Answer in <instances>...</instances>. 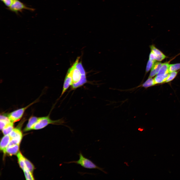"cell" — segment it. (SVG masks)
<instances>
[{"instance_id":"cell-1","label":"cell","mask_w":180,"mask_h":180,"mask_svg":"<svg viewBox=\"0 0 180 180\" xmlns=\"http://www.w3.org/2000/svg\"><path fill=\"white\" fill-rule=\"evenodd\" d=\"M78 58L74 63L68 70L66 74L71 78V89L74 90L80 87L87 82L86 74L81 63Z\"/></svg>"},{"instance_id":"cell-2","label":"cell","mask_w":180,"mask_h":180,"mask_svg":"<svg viewBox=\"0 0 180 180\" xmlns=\"http://www.w3.org/2000/svg\"><path fill=\"white\" fill-rule=\"evenodd\" d=\"M78 155L79 156V159L78 160L64 162V163L67 164L74 163L79 165L86 168L98 169L105 174H107V172L104 170V168L98 166L90 160L84 157L80 152Z\"/></svg>"},{"instance_id":"cell-3","label":"cell","mask_w":180,"mask_h":180,"mask_svg":"<svg viewBox=\"0 0 180 180\" xmlns=\"http://www.w3.org/2000/svg\"><path fill=\"white\" fill-rule=\"evenodd\" d=\"M49 114L47 116L40 117L37 122L34 125L32 130H37L42 128L50 124L63 125L64 123L63 120L60 119L53 120L50 118Z\"/></svg>"},{"instance_id":"cell-4","label":"cell","mask_w":180,"mask_h":180,"mask_svg":"<svg viewBox=\"0 0 180 180\" xmlns=\"http://www.w3.org/2000/svg\"><path fill=\"white\" fill-rule=\"evenodd\" d=\"M37 102L36 100L27 106L16 110L8 114H5L10 121L13 122L19 121L22 118L26 110L32 104Z\"/></svg>"},{"instance_id":"cell-5","label":"cell","mask_w":180,"mask_h":180,"mask_svg":"<svg viewBox=\"0 0 180 180\" xmlns=\"http://www.w3.org/2000/svg\"><path fill=\"white\" fill-rule=\"evenodd\" d=\"M8 9L18 14V12H22L24 10H27L34 11V9L28 7L24 4L18 0H14L11 5Z\"/></svg>"},{"instance_id":"cell-6","label":"cell","mask_w":180,"mask_h":180,"mask_svg":"<svg viewBox=\"0 0 180 180\" xmlns=\"http://www.w3.org/2000/svg\"><path fill=\"white\" fill-rule=\"evenodd\" d=\"M9 134L11 140H15L20 143L22 138V136L20 128L18 127L14 128Z\"/></svg>"},{"instance_id":"cell-7","label":"cell","mask_w":180,"mask_h":180,"mask_svg":"<svg viewBox=\"0 0 180 180\" xmlns=\"http://www.w3.org/2000/svg\"><path fill=\"white\" fill-rule=\"evenodd\" d=\"M11 139L9 134L4 135L2 138L0 142V148L4 154H5V151Z\"/></svg>"},{"instance_id":"cell-8","label":"cell","mask_w":180,"mask_h":180,"mask_svg":"<svg viewBox=\"0 0 180 180\" xmlns=\"http://www.w3.org/2000/svg\"><path fill=\"white\" fill-rule=\"evenodd\" d=\"M39 117L34 116H31L28 120V122L24 129V132L32 130L34 125L37 122Z\"/></svg>"},{"instance_id":"cell-9","label":"cell","mask_w":180,"mask_h":180,"mask_svg":"<svg viewBox=\"0 0 180 180\" xmlns=\"http://www.w3.org/2000/svg\"><path fill=\"white\" fill-rule=\"evenodd\" d=\"M162 64L160 62L156 61L151 69L149 77L152 78L157 74Z\"/></svg>"},{"instance_id":"cell-10","label":"cell","mask_w":180,"mask_h":180,"mask_svg":"<svg viewBox=\"0 0 180 180\" xmlns=\"http://www.w3.org/2000/svg\"><path fill=\"white\" fill-rule=\"evenodd\" d=\"M20 144H16L10 146H8L6 149L5 154L7 153L12 156L17 154L18 152Z\"/></svg>"},{"instance_id":"cell-11","label":"cell","mask_w":180,"mask_h":180,"mask_svg":"<svg viewBox=\"0 0 180 180\" xmlns=\"http://www.w3.org/2000/svg\"><path fill=\"white\" fill-rule=\"evenodd\" d=\"M18 163L20 167L23 170L28 169L26 165L24 158L19 151L17 154Z\"/></svg>"},{"instance_id":"cell-12","label":"cell","mask_w":180,"mask_h":180,"mask_svg":"<svg viewBox=\"0 0 180 180\" xmlns=\"http://www.w3.org/2000/svg\"><path fill=\"white\" fill-rule=\"evenodd\" d=\"M11 122L8 117L4 114L1 115L0 119V126L1 130H2L4 127Z\"/></svg>"},{"instance_id":"cell-13","label":"cell","mask_w":180,"mask_h":180,"mask_svg":"<svg viewBox=\"0 0 180 180\" xmlns=\"http://www.w3.org/2000/svg\"><path fill=\"white\" fill-rule=\"evenodd\" d=\"M169 65L167 62L163 63L156 76H162L168 73Z\"/></svg>"},{"instance_id":"cell-14","label":"cell","mask_w":180,"mask_h":180,"mask_svg":"<svg viewBox=\"0 0 180 180\" xmlns=\"http://www.w3.org/2000/svg\"><path fill=\"white\" fill-rule=\"evenodd\" d=\"M169 74H166L162 76H156L154 79L155 84L162 83L165 82Z\"/></svg>"},{"instance_id":"cell-15","label":"cell","mask_w":180,"mask_h":180,"mask_svg":"<svg viewBox=\"0 0 180 180\" xmlns=\"http://www.w3.org/2000/svg\"><path fill=\"white\" fill-rule=\"evenodd\" d=\"M14 128L13 122H10L4 127L2 131L4 135H5L9 134Z\"/></svg>"},{"instance_id":"cell-16","label":"cell","mask_w":180,"mask_h":180,"mask_svg":"<svg viewBox=\"0 0 180 180\" xmlns=\"http://www.w3.org/2000/svg\"><path fill=\"white\" fill-rule=\"evenodd\" d=\"M154 79L151 77H150L145 81L142 85V86L145 88H147L155 84Z\"/></svg>"},{"instance_id":"cell-17","label":"cell","mask_w":180,"mask_h":180,"mask_svg":"<svg viewBox=\"0 0 180 180\" xmlns=\"http://www.w3.org/2000/svg\"><path fill=\"white\" fill-rule=\"evenodd\" d=\"M180 69V63L169 64L168 68L169 73L175 72Z\"/></svg>"},{"instance_id":"cell-18","label":"cell","mask_w":180,"mask_h":180,"mask_svg":"<svg viewBox=\"0 0 180 180\" xmlns=\"http://www.w3.org/2000/svg\"><path fill=\"white\" fill-rule=\"evenodd\" d=\"M24 160L26 167L29 171L32 174L34 169V165L30 161L25 158Z\"/></svg>"},{"instance_id":"cell-19","label":"cell","mask_w":180,"mask_h":180,"mask_svg":"<svg viewBox=\"0 0 180 180\" xmlns=\"http://www.w3.org/2000/svg\"><path fill=\"white\" fill-rule=\"evenodd\" d=\"M26 180H34V178L32 174L30 172L28 169L23 170Z\"/></svg>"},{"instance_id":"cell-20","label":"cell","mask_w":180,"mask_h":180,"mask_svg":"<svg viewBox=\"0 0 180 180\" xmlns=\"http://www.w3.org/2000/svg\"><path fill=\"white\" fill-rule=\"evenodd\" d=\"M177 74V72L175 71L170 73L165 82H168L172 80L175 77Z\"/></svg>"},{"instance_id":"cell-21","label":"cell","mask_w":180,"mask_h":180,"mask_svg":"<svg viewBox=\"0 0 180 180\" xmlns=\"http://www.w3.org/2000/svg\"><path fill=\"white\" fill-rule=\"evenodd\" d=\"M155 62L149 59L146 67V72H148L152 68Z\"/></svg>"},{"instance_id":"cell-22","label":"cell","mask_w":180,"mask_h":180,"mask_svg":"<svg viewBox=\"0 0 180 180\" xmlns=\"http://www.w3.org/2000/svg\"><path fill=\"white\" fill-rule=\"evenodd\" d=\"M152 51L156 56H158L162 54L159 50L156 48L154 46L152 45L150 46Z\"/></svg>"},{"instance_id":"cell-23","label":"cell","mask_w":180,"mask_h":180,"mask_svg":"<svg viewBox=\"0 0 180 180\" xmlns=\"http://www.w3.org/2000/svg\"><path fill=\"white\" fill-rule=\"evenodd\" d=\"M8 7H9L12 4L14 0H0Z\"/></svg>"},{"instance_id":"cell-24","label":"cell","mask_w":180,"mask_h":180,"mask_svg":"<svg viewBox=\"0 0 180 180\" xmlns=\"http://www.w3.org/2000/svg\"><path fill=\"white\" fill-rule=\"evenodd\" d=\"M156 55L151 51L149 55V59L154 61H156Z\"/></svg>"}]
</instances>
